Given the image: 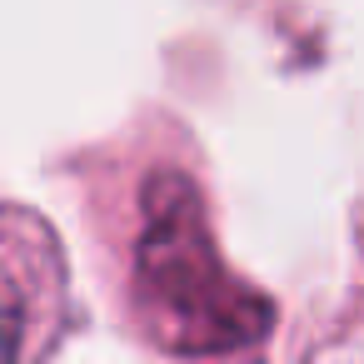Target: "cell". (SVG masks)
I'll return each mask as SVG.
<instances>
[{
	"instance_id": "2",
	"label": "cell",
	"mask_w": 364,
	"mask_h": 364,
	"mask_svg": "<svg viewBox=\"0 0 364 364\" xmlns=\"http://www.w3.org/2000/svg\"><path fill=\"white\" fill-rule=\"evenodd\" d=\"M70 314V264L55 230L36 210L0 200V364L55 354Z\"/></svg>"
},
{
	"instance_id": "1",
	"label": "cell",
	"mask_w": 364,
	"mask_h": 364,
	"mask_svg": "<svg viewBox=\"0 0 364 364\" xmlns=\"http://www.w3.org/2000/svg\"><path fill=\"white\" fill-rule=\"evenodd\" d=\"M125 309L170 354H235L269 334V299L220 259L200 185L185 170H155L135 195Z\"/></svg>"
}]
</instances>
